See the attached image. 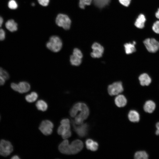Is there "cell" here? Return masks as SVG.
Listing matches in <instances>:
<instances>
[{
  "label": "cell",
  "mask_w": 159,
  "mask_h": 159,
  "mask_svg": "<svg viewBox=\"0 0 159 159\" xmlns=\"http://www.w3.org/2000/svg\"><path fill=\"white\" fill-rule=\"evenodd\" d=\"M10 86L13 90L21 93L27 92L31 88V86L29 83L24 81L20 82L18 83H11Z\"/></svg>",
  "instance_id": "5"
},
{
  "label": "cell",
  "mask_w": 159,
  "mask_h": 159,
  "mask_svg": "<svg viewBox=\"0 0 159 159\" xmlns=\"http://www.w3.org/2000/svg\"><path fill=\"white\" fill-rule=\"evenodd\" d=\"M115 102L118 107H123L126 105L127 100L124 95H119L115 97Z\"/></svg>",
  "instance_id": "15"
},
{
  "label": "cell",
  "mask_w": 159,
  "mask_h": 159,
  "mask_svg": "<svg viewBox=\"0 0 159 159\" xmlns=\"http://www.w3.org/2000/svg\"><path fill=\"white\" fill-rule=\"evenodd\" d=\"M62 42L61 39L58 36L55 35L51 37L46 44L47 48L55 53L60 51L62 49Z\"/></svg>",
  "instance_id": "3"
},
{
  "label": "cell",
  "mask_w": 159,
  "mask_h": 159,
  "mask_svg": "<svg viewBox=\"0 0 159 159\" xmlns=\"http://www.w3.org/2000/svg\"><path fill=\"white\" fill-rule=\"evenodd\" d=\"M83 147V143L80 140H74L69 144L68 140L64 139L59 145L58 149L62 154L71 155L78 153L81 150Z\"/></svg>",
  "instance_id": "1"
},
{
  "label": "cell",
  "mask_w": 159,
  "mask_h": 159,
  "mask_svg": "<svg viewBox=\"0 0 159 159\" xmlns=\"http://www.w3.org/2000/svg\"><path fill=\"white\" fill-rule=\"evenodd\" d=\"M0 76L5 80H8L10 77L8 72L1 67H0Z\"/></svg>",
  "instance_id": "27"
},
{
  "label": "cell",
  "mask_w": 159,
  "mask_h": 159,
  "mask_svg": "<svg viewBox=\"0 0 159 159\" xmlns=\"http://www.w3.org/2000/svg\"><path fill=\"white\" fill-rule=\"evenodd\" d=\"M85 144L86 147L88 150L92 151H95L98 149V144L97 143L91 139L87 140Z\"/></svg>",
  "instance_id": "17"
},
{
  "label": "cell",
  "mask_w": 159,
  "mask_h": 159,
  "mask_svg": "<svg viewBox=\"0 0 159 159\" xmlns=\"http://www.w3.org/2000/svg\"><path fill=\"white\" fill-rule=\"evenodd\" d=\"M143 43L150 52L155 53L159 49V42L154 38L146 39L144 41Z\"/></svg>",
  "instance_id": "7"
},
{
  "label": "cell",
  "mask_w": 159,
  "mask_h": 159,
  "mask_svg": "<svg viewBox=\"0 0 159 159\" xmlns=\"http://www.w3.org/2000/svg\"><path fill=\"white\" fill-rule=\"evenodd\" d=\"M71 123L74 130L79 136L84 137L87 135L88 129V126L87 123L77 125L73 120L71 121Z\"/></svg>",
  "instance_id": "10"
},
{
  "label": "cell",
  "mask_w": 159,
  "mask_h": 159,
  "mask_svg": "<svg viewBox=\"0 0 159 159\" xmlns=\"http://www.w3.org/2000/svg\"><path fill=\"white\" fill-rule=\"evenodd\" d=\"M6 80L0 76V86L3 85L5 83Z\"/></svg>",
  "instance_id": "35"
},
{
  "label": "cell",
  "mask_w": 159,
  "mask_h": 159,
  "mask_svg": "<svg viewBox=\"0 0 159 159\" xmlns=\"http://www.w3.org/2000/svg\"><path fill=\"white\" fill-rule=\"evenodd\" d=\"M39 3L43 6H46L49 4V0H38Z\"/></svg>",
  "instance_id": "33"
},
{
  "label": "cell",
  "mask_w": 159,
  "mask_h": 159,
  "mask_svg": "<svg viewBox=\"0 0 159 159\" xmlns=\"http://www.w3.org/2000/svg\"><path fill=\"white\" fill-rule=\"evenodd\" d=\"M36 106L38 110L42 111H46L48 108L47 103L44 101L42 100H39L37 102Z\"/></svg>",
  "instance_id": "22"
},
{
  "label": "cell",
  "mask_w": 159,
  "mask_h": 159,
  "mask_svg": "<svg viewBox=\"0 0 159 159\" xmlns=\"http://www.w3.org/2000/svg\"><path fill=\"white\" fill-rule=\"evenodd\" d=\"M119 1L122 5L127 7L130 5L131 0H119Z\"/></svg>",
  "instance_id": "31"
},
{
  "label": "cell",
  "mask_w": 159,
  "mask_h": 159,
  "mask_svg": "<svg viewBox=\"0 0 159 159\" xmlns=\"http://www.w3.org/2000/svg\"><path fill=\"white\" fill-rule=\"evenodd\" d=\"M107 91L109 94L111 96L118 95L123 91L122 82L120 81L113 82L108 86Z\"/></svg>",
  "instance_id": "8"
},
{
  "label": "cell",
  "mask_w": 159,
  "mask_h": 159,
  "mask_svg": "<svg viewBox=\"0 0 159 159\" xmlns=\"http://www.w3.org/2000/svg\"><path fill=\"white\" fill-rule=\"evenodd\" d=\"M128 117L129 120L133 122H138L140 119L139 113L134 110H131L129 112Z\"/></svg>",
  "instance_id": "16"
},
{
  "label": "cell",
  "mask_w": 159,
  "mask_h": 159,
  "mask_svg": "<svg viewBox=\"0 0 159 159\" xmlns=\"http://www.w3.org/2000/svg\"><path fill=\"white\" fill-rule=\"evenodd\" d=\"M38 97L37 93L35 92H32L30 94L26 95L25 97V99L27 102L31 103L35 101Z\"/></svg>",
  "instance_id": "23"
},
{
  "label": "cell",
  "mask_w": 159,
  "mask_h": 159,
  "mask_svg": "<svg viewBox=\"0 0 159 159\" xmlns=\"http://www.w3.org/2000/svg\"><path fill=\"white\" fill-rule=\"evenodd\" d=\"M146 20L145 16L142 14H141L138 16L136 19L135 23V25L138 28L142 29L144 27Z\"/></svg>",
  "instance_id": "18"
},
{
  "label": "cell",
  "mask_w": 159,
  "mask_h": 159,
  "mask_svg": "<svg viewBox=\"0 0 159 159\" xmlns=\"http://www.w3.org/2000/svg\"><path fill=\"white\" fill-rule=\"evenodd\" d=\"M57 132L64 140L67 139L71 136L70 122L69 119L65 118L61 121L60 125L58 127Z\"/></svg>",
  "instance_id": "2"
},
{
  "label": "cell",
  "mask_w": 159,
  "mask_h": 159,
  "mask_svg": "<svg viewBox=\"0 0 159 159\" xmlns=\"http://www.w3.org/2000/svg\"><path fill=\"white\" fill-rule=\"evenodd\" d=\"M32 6H34L35 5V4L34 3H32Z\"/></svg>",
  "instance_id": "39"
},
{
  "label": "cell",
  "mask_w": 159,
  "mask_h": 159,
  "mask_svg": "<svg viewBox=\"0 0 159 159\" xmlns=\"http://www.w3.org/2000/svg\"><path fill=\"white\" fill-rule=\"evenodd\" d=\"M13 150V147L9 141L1 140L0 141V155L4 157L9 155Z\"/></svg>",
  "instance_id": "6"
},
{
  "label": "cell",
  "mask_w": 159,
  "mask_h": 159,
  "mask_svg": "<svg viewBox=\"0 0 159 159\" xmlns=\"http://www.w3.org/2000/svg\"><path fill=\"white\" fill-rule=\"evenodd\" d=\"M56 23L58 26L62 27L64 29L68 30L70 27L71 21L67 15L59 14L56 17Z\"/></svg>",
  "instance_id": "4"
},
{
  "label": "cell",
  "mask_w": 159,
  "mask_h": 159,
  "mask_svg": "<svg viewBox=\"0 0 159 159\" xmlns=\"http://www.w3.org/2000/svg\"><path fill=\"white\" fill-rule=\"evenodd\" d=\"M152 29L155 32L159 34V21H157L154 23Z\"/></svg>",
  "instance_id": "30"
},
{
  "label": "cell",
  "mask_w": 159,
  "mask_h": 159,
  "mask_svg": "<svg viewBox=\"0 0 159 159\" xmlns=\"http://www.w3.org/2000/svg\"><path fill=\"white\" fill-rule=\"evenodd\" d=\"M6 33L2 29H0V41H3L5 38Z\"/></svg>",
  "instance_id": "32"
},
{
  "label": "cell",
  "mask_w": 159,
  "mask_h": 159,
  "mask_svg": "<svg viewBox=\"0 0 159 159\" xmlns=\"http://www.w3.org/2000/svg\"><path fill=\"white\" fill-rule=\"evenodd\" d=\"M70 62L71 65L74 66H78L82 63V59L77 57L73 54L70 57Z\"/></svg>",
  "instance_id": "24"
},
{
  "label": "cell",
  "mask_w": 159,
  "mask_h": 159,
  "mask_svg": "<svg viewBox=\"0 0 159 159\" xmlns=\"http://www.w3.org/2000/svg\"><path fill=\"white\" fill-rule=\"evenodd\" d=\"M155 16L157 18L159 19V8L158 9L156 13Z\"/></svg>",
  "instance_id": "37"
},
{
  "label": "cell",
  "mask_w": 159,
  "mask_h": 159,
  "mask_svg": "<svg viewBox=\"0 0 159 159\" xmlns=\"http://www.w3.org/2000/svg\"><path fill=\"white\" fill-rule=\"evenodd\" d=\"M8 6L11 9H15L17 8L18 4L15 0H10L8 3Z\"/></svg>",
  "instance_id": "29"
},
{
  "label": "cell",
  "mask_w": 159,
  "mask_h": 159,
  "mask_svg": "<svg viewBox=\"0 0 159 159\" xmlns=\"http://www.w3.org/2000/svg\"><path fill=\"white\" fill-rule=\"evenodd\" d=\"M72 54L82 59L83 57V54L81 51L78 48H74Z\"/></svg>",
  "instance_id": "28"
},
{
  "label": "cell",
  "mask_w": 159,
  "mask_h": 159,
  "mask_svg": "<svg viewBox=\"0 0 159 159\" xmlns=\"http://www.w3.org/2000/svg\"><path fill=\"white\" fill-rule=\"evenodd\" d=\"M5 25L6 28L11 32H13L17 30V24L13 19L8 20Z\"/></svg>",
  "instance_id": "19"
},
{
  "label": "cell",
  "mask_w": 159,
  "mask_h": 159,
  "mask_svg": "<svg viewBox=\"0 0 159 159\" xmlns=\"http://www.w3.org/2000/svg\"><path fill=\"white\" fill-rule=\"evenodd\" d=\"M136 44L135 42L133 41L132 43H126L124 44L125 51L127 54H130L135 52V45Z\"/></svg>",
  "instance_id": "20"
},
{
  "label": "cell",
  "mask_w": 159,
  "mask_h": 159,
  "mask_svg": "<svg viewBox=\"0 0 159 159\" xmlns=\"http://www.w3.org/2000/svg\"><path fill=\"white\" fill-rule=\"evenodd\" d=\"M3 22V18L0 16V27L1 26Z\"/></svg>",
  "instance_id": "36"
},
{
  "label": "cell",
  "mask_w": 159,
  "mask_h": 159,
  "mask_svg": "<svg viewBox=\"0 0 159 159\" xmlns=\"http://www.w3.org/2000/svg\"><path fill=\"white\" fill-rule=\"evenodd\" d=\"M156 107L155 103L152 100L146 101L143 106V109L145 112L149 113H152Z\"/></svg>",
  "instance_id": "14"
},
{
  "label": "cell",
  "mask_w": 159,
  "mask_h": 159,
  "mask_svg": "<svg viewBox=\"0 0 159 159\" xmlns=\"http://www.w3.org/2000/svg\"><path fill=\"white\" fill-rule=\"evenodd\" d=\"M148 157V154L144 151L137 152L134 155V158L135 159H147Z\"/></svg>",
  "instance_id": "25"
},
{
  "label": "cell",
  "mask_w": 159,
  "mask_h": 159,
  "mask_svg": "<svg viewBox=\"0 0 159 159\" xmlns=\"http://www.w3.org/2000/svg\"><path fill=\"white\" fill-rule=\"evenodd\" d=\"M92 0H79V6L82 9H84L86 6L90 5Z\"/></svg>",
  "instance_id": "26"
},
{
  "label": "cell",
  "mask_w": 159,
  "mask_h": 159,
  "mask_svg": "<svg viewBox=\"0 0 159 159\" xmlns=\"http://www.w3.org/2000/svg\"><path fill=\"white\" fill-rule=\"evenodd\" d=\"M92 51L90 53L91 56L94 58H99L102 56L104 48L100 44L95 42L92 46Z\"/></svg>",
  "instance_id": "11"
},
{
  "label": "cell",
  "mask_w": 159,
  "mask_h": 159,
  "mask_svg": "<svg viewBox=\"0 0 159 159\" xmlns=\"http://www.w3.org/2000/svg\"><path fill=\"white\" fill-rule=\"evenodd\" d=\"M138 79L140 84L142 86H148L151 82V79L150 77L146 73L140 74Z\"/></svg>",
  "instance_id": "13"
},
{
  "label": "cell",
  "mask_w": 159,
  "mask_h": 159,
  "mask_svg": "<svg viewBox=\"0 0 159 159\" xmlns=\"http://www.w3.org/2000/svg\"><path fill=\"white\" fill-rule=\"evenodd\" d=\"M11 158L12 159H19L20 158L17 155H15L12 156Z\"/></svg>",
  "instance_id": "38"
},
{
  "label": "cell",
  "mask_w": 159,
  "mask_h": 159,
  "mask_svg": "<svg viewBox=\"0 0 159 159\" xmlns=\"http://www.w3.org/2000/svg\"><path fill=\"white\" fill-rule=\"evenodd\" d=\"M53 127V124L51 121L46 120L41 122L39 127V129L43 134L48 135L52 133Z\"/></svg>",
  "instance_id": "9"
},
{
  "label": "cell",
  "mask_w": 159,
  "mask_h": 159,
  "mask_svg": "<svg viewBox=\"0 0 159 159\" xmlns=\"http://www.w3.org/2000/svg\"><path fill=\"white\" fill-rule=\"evenodd\" d=\"M93 3L96 6L102 9L108 5L111 0H93Z\"/></svg>",
  "instance_id": "21"
},
{
  "label": "cell",
  "mask_w": 159,
  "mask_h": 159,
  "mask_svg": "<svg viewBox=\"0 0 159 159\" xmlns=\"http://www.w3.org/2000/svg\"><path fill=\"white\" fill-rule=\"evenodd\" d=\"M84 104L85 103L81 102H79L75 104L69 111L70 116L72 117H74L78 112L82 110Z\"/></svg>",
  "instance_id": "12"
},
{
  "label": "cell",
  "mask_w": 159,
  "mask_h": 159,
  "mask_svg": "<svg viewBox=\"0 0 159 159\" xmlns=\"http://www.w3.org/2000/svg\"><path fill=\"white\" fill-rule=\"evenodd\" d=\"M156 127L157 130L155 132V134L157 135H159V122L156 123Z\"/></svg>",
  "instance_id": "34"
}]
</instances>
